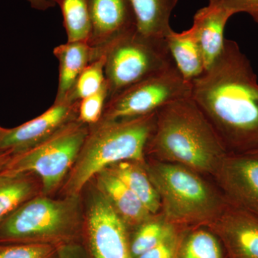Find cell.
Segmentation results:
<instances>
[{"label": "cell", "mask_w": 258, "mask_h": 258, "mask_svg": "<svg viewBox=\"0 0 258 258\" xmlns=\"http://www.w3.org/2000/svg\"><path fill=\"white\" fill-rule=\"evenodd\" d=\"M257 80L237 42L225 39L220 57L191 82V99L229 153L258 151Z\"/></svg>", "instance_id": "cell-1"}, {"label": "cell", "mask_w": 258, "mask_h": 258, "mask_svg": "<svg viewBox=\"0 0 258 258\" xmlns=\"http://www.w3.org/2000/svg\"><path fill=\"white\" fill-rule=\"evenodd\" d=\"M228 153L189 97L158 110L155 128L146 148V159L180 164L199 174L212 176Z\"/></svg>", "instance_id": "cell-2"}, {"label": "cell", "mask_w": 258, "mask_h": 258, "mask_svg": "<svg viewBox=\"0 0 258 258\" xmlns=\"http://www.w3.org/2000/svg\"><path fill=\"white\" fill-rule=\"evenodd\" d=\"M157 112L124 120H101L88 128L77 159L60 191L80 196L100 171L123 161L146 162V148L155 128Z\"/></svg>", "instance_id": "cell-3"}, {"label": "cell", "mask_w": 258, "mask_h": 258, "mask_svg": "<svg viewBox=\"0 0 258 258\" xmlns=\"http://www.w3.org/2000/svg\"><path fill=\"white\" fill-rule=\"evenodd\" d=\"M146 159L157 190L161 213L178 227L207 226L220 216L228 202L197 171L174 163Z\"/></svg>", "instance_id": "cell-4"}, {"label": "cell", "mask_w": 258, "mask_h": 258, "mask_svg": "<svg viewBox=\"0 0 258 258\" xmlns=\"http://www.w3.org/2000/svg\"><path fill=\"white\" fill-rule=\"evenodd\" d=\"M83 204L80 196L40 195L0 224V244L39 243L58 246L82 240Z\"/></svg>", "instance_id": "cell-5"}, {"label": "cell", "mask_w": 258, "mask_h": 258, "mask_svg": "<svg viewBox=\"0 0 258 258\" xmlns=\"http://www.w3.org/2000/svg\"><path fill=\"white\" fill-rule=\"evenodd\" d=\"M88 128L74 120L37 147L12 155L3 173H33L41 181L42 195L55 197L77 159Z\"/></svg>", "instance_id": "cell-6"}, {"label": "cell", "mask_w": 258, "mask_h": 258, "mask_svg": "<svg viewBox=\"0 0 258 258\" xmlns=\"http://www.w3.org/2000/svg\"><path fill=\"white\" fill-rule=\"evenodd\" d=\"M105 55L108 99L175 64L166 39L149 38L137 31L112 44Z\"/></svg>", "instance_id": "cell-7"}, {"label": "cell", "mask_w": 258, "mask_h": 258, "mask_svg": "<svg viewBox=\"0 0 258 258\" xmlns=\"http://www.w3.org/2000/svg\"><path fill=\"white\" fill-rule=\"evenodd\" d=\"M191 83L174 64L108 99L101 119H131L152 114L169 103L191 97Z\"/></svg>", "instance_id": "cell-8"}, {"label": "cell", "mask_w": 258, "mask_h": 258, "mask_svg": "<svg viewBox=\"0 0 258 258\" xmlns=\"http://www.w3.org/2000/svg\"><path fill=\"white\" fill-rule=\"evenodd\" d=\"M82 198V242L89 257L133 258L128 229L92 181L83 189Z\"/></svg>", "instance_id": "cell-9"}, {"label": "cell", "mask_w": 258, "mask_h": 258, "mask_svg": "<svg viewBox=\"0 0 258 258\" xmlns=\"http://www.w3.org/2000/svg\"><path fill=\"white\" fill-rule=\"evenodd\" d=\"M212 176L229 203L258 219V151L228 153Z\"/></svg>", "instance_id": "cell-10"}, {"label": "cell", "mask_w": 258, "mask_h": 258, "mask_svg": "<svg viewBox=\"0 0 258 258\" xmlns=\"http://www.w3.org/2000/svg\"><path fill=\"white\" fill-rule=\"evenodd\" d=\"M79 102L55 103L41 115L23 124L7 129L0 138V152L20 154L45 142L79 118Z\"/></svg>", "instance_id": "cell-11"}, {"label": "cell", "mask_w": 258, "mask_h": 258, "mask_svg": "<svg viewBox=\"0 0 258 258\" xmlns=\"http://www.w3.org/2000/svg\"><path fill=\"white\" fill-rule=\"evenodd\" d=\"M88 5L91 33L88 42L98 57L104 55L115 41L137 31L128 0H88Z\"/></svg>", "instance_id": "cell-12"}, {"label": "cell", "mask_w": 258, "mask_h": 258, "mask_svg": "<svg viewBox=\"0 0 258 258\" xmlns=\"http://www.w3.org/2000/svg\"><path fill=\"white\" fill-rule=\"evenodd\" d=\"M221 241L226 258H258V219L231 204L207 225Z\"/></svg>", "instance_id": "cell-13"}, {"label": "cell", "mask_w": 258, "mask_h": 258, "mask_svg": "<svg viewBox=\"0 0 258 258\" xmlns=\"http://www.w3.org/2000/svg\"><path fill=\"white\" fill-rule=\"evenodd\" d=\"M91 181L106 197L129 232L152 216L137 195L108 168L98 172Z\"/></svg>", "instance_id": "cell-14"}, {"label": "cell", "mask_w": 258, "mask_h": 258, "mask_svg": "<svg viewBox=\"0 0 258 258\" xmlns=\"http://www.w3.org/2000/svg\"><path fill=\"white\" fill-rule=\"evenodd\" d=\"M232 16L228 12L209 5L194 16L191 30L203 53L206 71L224 50L226 24Z\"/></svg>", "instance_id": "cell-15"}, {"label": "cell", "mask_w": 258, "mask_h": 258, "mask_svg": "<svg viewBox=\"0 0 258 258\" xmlns=\"http://www.w3.org/2000/svg\"><path fill=\"white\" fill-rule=\"evenodd\" d=\"M53 54L59 62V81L55 103L64 101L83 70L96 59L94 49L86 41L67 42L56 46Z\"/></svg>", "instance_id": "cell-16"}, {"label": "cell", "mask_w": 258, "mask_h": 258, "mask_svg": "<svg viewBox=\"0 0 258 258\" xmlns=\"http://www.w3.org/2000/svg\"><path fill=\"white\" fill-rule=\"evenodd\" d=\"M42 194L41 181L33 173H0V224L24 204Z\"/></svg>", "instance_id": "cell-17"}, {"label": "cell", "mask_w": 258, "mask_h": 258, "mask_svg": "<svg viewBox=\"0 0 258 258\" xmlns=\"http://www.w3.org/2000/svg\"><path fill=\"white\" fill-rule=\"evenodd\" d=\"M137 21V32L149 38L166 39L172 29L170 17L178 0H128Z\"/></svg>", "instance_id": "cell-18"}, {"label": "cell", "mask_w": 258, "mask_h": 258, "mask_svg": "<svg viewBox=\"0 0 258 258\" xmlns=\"http://www.w3.org/2000/svg\"><path fill=\"white\" fill-rule=\"evenodd\" d=\"M166 42L176 69L186 81L191 83L205 72L203 53L191 28L181 32L172 30Z\"/></svg>", "instance_id": "cell-19"}, {"label": "cell", "mask_w": 258, "mask_h": 258, "mask_svg": "<svg viewBox=\"0 0 258 258\" xmlns=\"http://www.w3.org/2000/svg\"><path fill=\"white\" fill-rule=\"evenodd\" d=\"M146 162L123 161L108 167L132 190L152 215L161 211L160 198L146 169Z\"/></svg>", "instance_id": "cell-20"}, {"label": "cell", "mask_w": 258, "mask_h": 258, "mask_svg": "<svg viewBox=\"0 0 258 258\" xmlns=\"http://www.w3.org/2000/svg\"><path fill=\"white\" fill-rule=\"evenodd\" d=\"M178 258H226V254L213 232L206 226H197L183 230Z\"/></svg>", "instance_id": "cell-21"}, {"label": "cell", "mask_w": 258, "mask_h": 258, "mask_svg": "<svg viewBox=\"0 0 258 258\" xmlns=\"http://www.w3.org/2000/svg\"><path fill=\"white\" fill-rule=\"evenodd\" d=\"M183 227L168 221L161 212L153 215L147 221L130 232V250L132 257L138 258L170 237Z\"/></svg>", "instance_id": "cell-22"}, {"label": "cell", "mask_w": 258, "mask_h": 258, "mask_svg": "<svg viewBox=\"0 0 258 258\" xmlns=\"http://www.w3.org/2000/svg\"><path fill=\"white\" fill-rule=\"evenodd\" d=\"M60 7L68 42L86 41L91 33L88 0H51Z\"/></svg>", "instance_id": "cell-23"}, {"label": "cell", "mask_w": 258, "mask_h": 258, "mask_svg": "<svg viewBox=\"0 0 258 258\" xmlns=\"http://www.w3.org/2000/svg\"><path fill=\"white\" fill-rule=\"evenodd\" d=\"M106 55L91 62L83 70L66 101L78 103L94 94L106 83Z\"/></svg>", "instance_id": "cell-24"}, {"label": "cell", "mask_w": 258, "mask_h": 258, "mask_svg": "<svg viewBox=\"0 0 258 258\" xmlns=\"http://www.w3.org/2000/svg\"><path fill=\"white\" fill-rule=\"evenodd\" d=\"M0 258H57V246L39 243L0 244Z\"/></svg>", "instance_id": "cell-25"}, {"label": "cell", "mask_w": 258, "mask_h": 258, "mask_svg": "<svg viewBox=\"0 0 258 258\" xmlns=\"http://www.w3.org/2000/svg\"><path fill=\"white\" fill-rule=\"evenodd\" d=\"M108 100V90L106 83L94 94L79 102V119L84 124L93 125L101 119Z\"/></svg>", "instance_id": "cell-26"}, {"label": "cell", "mask_w": 258, "mask_h": 258, "mask_svg": "<svg viewBox=\"0 0 258 258\" xmlns=\"http://www.w3.org/2000/svg\"><path fill=\"white\" fill-rule=\"evenodd\" d=\"M208 5L228 12L232 15L247 13L258 23V0H209Z\"/></svg>", "instance_id": "cell-27"}, {"label": "cell", "mask_w": 258, "mask_h": 258, "mask_svg": "<svg viewBox=\"0 0 258 258\" xmlns=\"http://www.w3.org/2000/svg\"><path fill=\"white\" fill-rule=\"evenodd\" d=\"M184 229L180 228L175 233L138 258H178L180 242Z\"/></svg>", "instance_id": "cell-28"}, {"label": "cell", "mask_w": 258, "mask_h": 258, "mask_svg": "<svg viewBox=\"0 0 258 258\" xmlns=\"http://www.w3.org/2000/svg\"><path fill=\"white\" fill-rule=\"evenodd\" d=\"M57 258H90L82 240L57 246Z\"/></svg>", "instance_id": "cell-29"}, {"label": "cell", "mask_w": 258, "mask_h": 258, "mask_svg": "<svg viewBox=\"0 0 258 258\" xmlns=\"http://www.w3.org/2000/svg\"><path fill=\"white\" fill-rule=\"evenodd\" d=\"M33 9L39 11H45L55 6V3L51 0H27Z\"/></svg>", "instance_id": "cell-30"}, {"label": "cell", "mask_w": 258, "mask_h": 258, "mask_svg": "<svg viewBox=\"0 0 258 258\" xmlns=\"http://www.w3.org/2000/svg\"><path fill=\"white\" fill-rule=\"evenodd\" d=\"M11 157V152H0V173L4 171L5 166L8 164Z\"/></svg>", "instance_id": "cell-31"}, {"label": "cell", "mask_w": 258, "mask_h": 258, "mask_svg": "<svg viewBox=\"0 0 258 258\" xmlns=\"http://www.w3.org/2000/svg\"><path fill=\"white\" fill-rule=\"evenodd\" d=\"M7 129L8 128H3V127L0 126V138H1V137H3V134L6 132Z\"/></svg>", "instance_id": "cell-32"}]
</instances>
